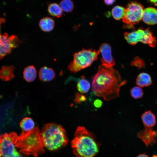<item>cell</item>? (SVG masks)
Masks as SVG:
<instances>
[{"instance_id": "obj_9", "label": "cell", "mask_w": 157, "mask_h": 157, "mask_svg": "<svg viewBox=\"0 0 157 157\" xmlns=\"http://www.w3.org/2000/svg\"><path fill=\"white\" fill-rule=\"evenodd\" d=\"M19 41L17 36H9L6 33L0 34V59L10 53L13 49L17 48Z\"/></svg>"}, {"instance_id": "obj_18", "label": "cell", "mask_w": 157, "mask_h": 157, "mask_svg": "<svg viewBox=\"0 0 157 157\" xmlns=\"http://www.w3.org/2000/svg\"><path fill=\"white\" fill-rule=\"evenodd\" d=\"M37 72L33 65H30L25 68L23 72V77L28 82H31L36 78Z\"/></svg>"}, {"instance_id": "obj_17", "label": "cell", "mask_w": 157, "mask_h": 157, "mask_svg": "<svg viewBox=\"0 0 157 157\" xmlns=\"http://www.w3.org/2000/svg\"><path fill=\"white\" fill-rule=\"evenodd\" d=\"M55 25V22L52 18L45 17L42 19L40 21L39 26L43 31L49 32L52 31Z\"/></svg>"}, {"instance_id": "obj_6", "label": "cell", "mask_w": 157, "mask_h": 157, "mask_svg": "<svg viewBox=\"0 0 157 157\" xmlns=\"http://www.w3.org/2000/svg\"><path fill=\"white\" fill-rule=\"evenodd\" d=\"M125 8V14L122 19L123 22L125 24L124 27L133 28V25L138 23L142 19L144 7L139 2L131 1Z\"/></svg>"}, {"instance_id": "obj_21", "label": "cell", "mask_w": 157, "mask_h": 157, "mask_svg": "<svg viewBox=\"0 0 157 157\" xmlns=\"http://www.w3.org/2000/svg\"><path fill=\"white\" fill-rule=\"evenodd\" d=\"M78 91L81 93H86L88 92L90 88V84L84 76H82L77 84Z\"/></svg>"}, {"instance_id": "obj_20", "label": "cell", "mask_w": 157, "mask_h": 157, "mask_svg": "<svg viewBox=\"0 0 157 157\" xmlns=\"http://www.w3.org/2000/svg\"><path fill=\"white\" fill-rule=\"evenodd\" d=\"M20 125L22 132H28L34 128L35 124L34 121L31 118L26 117L21 121Z\"/></svg>"}, {"instance_id": "obj_1", "label": "cell", "mask_w": 157, "mask_h": 157, "mask_svg": "<svg viewBox=\"0 0 157 157\" xmlns=\"http://www.w3.org/2000/svg\"><path fill=\"white\" fill-rule=\"evenodd\" d=\"M126 83L117 70L101 65L93 77L92 89L96 95L109 101L119 97L121 87Z\"/></svg>"}, {"instance_id": "obj_16", "label": "cell", "mask_w": 157, "mask_h": 157, "mask_svg": "<svg viewBox=\"0 0 157 157\" xmlns=\"http://www.w3.org/2000/svg\"><path fill=\"white\" fill-rule=\"evenodd\" d=\"M13 66H3L0 69V79L5 81L11 80L14 76Z\"/></svg>"}, {"instance_id": "obj_25", "label": "cell", "mask_w": 157, "mask_h": 157, "mask_svg": "<svg viewBox=\"0 0 157 157\" xmlns=\"http://www.w3.org/2000/svg\"><path fill=\"white\" fill-rule=\"evenodd\" d=\"M74 99V102L76 104H80L86 101L85 96L78 92H76Z\"/></svg>"}, {"instance_id": "obj_13", "label": "cell", "mask_w": 157, "mask_h": 157, "mask_svg": "<svg viewBox=\"0 0 157 157\" xmlns=\"http://www.w3.org/2000/svg\"><path fill=\"white\" fill-rule=\"evenodd\" d=\"M39 78L43 82H48L53 80L55 76V73L50 67L44 66L41 68L39 72Z\"/></svg>"}, {"instance_id": "obj_10", "label": "cell", "mask_w": 157, "mask_h": 157, "mask_svg": "<svg viewBox=\"0 0 157 157\" xmlns=\"http://www.w3.org/2000/svg\"><path fill=\"white\" fill-rule=\"evenodd\" d=\"M99 50L101 54V60L102 65L107 67H112L115 63L112 55L110 45L108 43H104L100 46Z\"/></svg>"}, {"instance_id": "obj_11", "label": "cell", "mask_w": 157, "mask_h": 157, "mask_svg": "<svg viewBox=\"0 0 157 157\" xmlns=\"http://www.w3.org/2000/svg\"><path fill=\"white\" fill-rule=\"evenodd\" d=\"M138 137L142 140L147 147L156 143L157 140V131L151 128L145 127L139 131L137 135Z\"/></svg>"}, {"instance_id": "obj_33", "label": "cell", "mask_w": 157, "mask_h": 157, "mask_svg": "<svg viewBox=\"0 0 157 157\" xmlns=\"http://www.w3.org/2000/svg\"><path fill=\"white\" fill-rule=\"evenodd\" d=\"M1 153L0 150V157H1Z\"/></svg>"}, {"instance_id": "obj_3", "label": "cell", "mask_w": 157, "mask_h": 157, "mask_svg": "<svg viewBox=\"0 0 157 157\" xmlns=\"http://www.w3.org/2000/svg\"><path fill=\"white\" fill-rule=\"evenodd\" d=\"M15 146L19 149V152L35 157L45 151L41 132L38 126L29 132H22L18 136Z\"/></svg>"}, {"instance_id": "obj_31", "label": "cell", "mask_w": 157, "mask_h": 157, "mask_svg": "<svg viewBox=\"0 0 157 157\" xmlns=\"http://www.w3.org/2000/svg\"><path fill=\"white\" fill-rule=\"evenodd\" d=\"M152 157H157V155L154 154L152 156Z\"/></svg>"}, {"instance_id": "obj_19", "label": "cell", "mask_w": 157, "mask_h": 157, "mask_svg": "<svg viewBox=\"0 0 157 157\" xmlns=\"http://www.w3.org/2000/svg\"><path fill=\"white\" fill-rule=\"evenodd\" d=\"M48 11L51 15L58 18L60 17L63 14L62 9L56 3H51L49 4Z\"/></svg>"}, {"instance_id": "obj_27", "label": "cell", "mask_w": 157, "mask_h": 157, "mask_svg": "<svg viewBox=\"0 0 157 157\" xmlns=\"http://www.w3.org/2000/svg\"><path fill=\"white\" fill-rule=\"evenodd\" d=\"M103 104L102 101L99 99H96L93 103L94 106L97 108H100L102 106Z\"/></svg>"}, {"instance_id": "obj_15", "label": "cell", "mask_w": 157, "mask_h": 157, "mask_svg": "<svg viewBox=\"0 0 157 157\" xmlns=\"http://www.w3.org/2000/svg\"><path fill=\"white\" fill-rule=\"evenodd\" d=\"M136 83L140 87H144L150 86L152 84V82L150 76L147 73L142 72L138 76Z\"/></svg>"}, {"instance_id": "obj_2", "label": "cell", "mask_w": 157, "mask_h": 157, "mask_svg": "<svg viewBox=\"0 0 157 157\" xmlns=\"http://www.w3.org/2000/svg\"><path fill=\"white\" fill-rule=\"evenodd\" d=\"M71 145L75 157H94L99 151L94 135L83 126L77 128Z\"/></svg>"}, {"instance_id": "obj_23", "label": "cell", "mask_w": 157, "mask_h": 157, "mask_svg": "<svg viewBox=\"0 0 157 157\" xmlns=\"http://www.w3.org/2000/svg\"><path fill=\"white\" fill-rule=\"evenodd\" d=\"M60 5L62 10L67 13L72 12L74 8V3L71 0H62Z\"/></svg>"}, {"instance_id": "obj_7", "label": "cell", "mask_w": 157, "mask_h": 157, "mask_svg": "<svg viewBox=\"0 0 157 157\" xmlns=\"http://www.w3.org/2000/svg\"><path fill=\"white\" fill-rule=\"evenodd\" d=\"M124 35L128 43L132 45L136 44L138 42L147 44L152 47H154L156 44V38L148 28H140L131 32H125Z\"/></svg>"}, {"instance_id": "obj_8", "label": "cell", "mask_w": 157, "mask_h": 157, "mask_svg": "<svg viewBox=\"0 0 157 157\" xmlns=\"http://www.w3.org/2000/svg\"><path fill=\"white\" fill-rule=\"evenodd\" d=\"M18 136L14 132L0 135V150L3 157H24L16 150L15 144Z\"/></svg>"}, {"instance_id": "obj_24", "label": "cell", "mask_w": 157, "mask_h": 157, "mask_svg": "<svg viewBox=\"0 0 157 157\" xmlns=\"http://www.w3.org/2000/svg\"><path fill=\"white\" fill-rule=\"evenodd\" d=\"M131 96L135 99L142 98L144 94V92L141 87L135 86L132 88L130 90Z\"/></svg>"}, {"instance_id": "obj_4", "label": "cell", "mask_w": 157, "mask_h": 157, "mask_svg": "<svg viewBox=\"0 0 157 157\" xmlns=\"http://www.w3.org/2000/svg\"><path fill=\"white\" fill-rule=\"evenodd\" d=\"M41 135L44 147L50 151L62 148L68 142L64 129L61 125L54 123L45 125L41 130Z\"/></svg>"}, {"instance_id": "obj_30", "label": "cell", "mask_w": 157, "mask_h": 157, "mask_svg": "<svg viewBox=\"0 0 157 157\" xmlns=\"http://www.w3.org/2000/svg\"><path fill=\"white\" fill-rule=\"evenodd\" d=\"M149 1L155 5H157V0H149Z\"/></svg>"}, {"instance_id": "obj_22", "label": "cell", "mask_w": 157, "mask_h": 157, "mask_svg": "<svg viewBox=\"0 0 157 157\" xmlns=\"http://www.w3.org/2000/svg\"><path fill=\"white\" fill-rule=\"evenodd\" d=\"M111 13L113 17L116 20L123 19L125 14V8L122 6H116L112 10Z\"/></svg>"}, {"instance_id": "obj_26", "label": "cell", "mask_w": 157, "mask_h": 157, "mask_svg": "<svg viewBox=\"0 0 157 157\" xmlns=\"http://www.w3.org/2000/svg\"><path fill=\"white\" fill-rule=\"evenodd\" d=\"M131 64L132 65L136 66L139 68L143 67L144 65L143 61L138 58H135L131 62Z\"/></svg>"}, {"instance_id": "obj_32", "label": "cell", "mask_w": 157, "mask_h": 157, "mask_svg": "<svg viewBox=\"0 0 157 157\" xmlns=\"http://www.w3.org/2000/svg\"><path fill=\"white\" fill-rule=\"evenodd\" d=\"M1 24V19H0V25Z\"/></svg>"}, {"instance_id": "obj_14", "label": "cell", "mask_w": 157, "mask_h": 157, "mask_svg": "<svg viewBox=\"0 0 157 157\" xmlns=\"http://www.w3.org/2000/svg\"><path fill=\"white\" fill-rule=\"evenodd\" d=\"M141 118L143 124L146 127L151 128L156 124L155 116L151 110L145 111L142 115Z\"/></svg>"}, {"instance_id": "obj_5", "label": "cell", "mask_w": 157, "mask_h": 157, "mask_svg": "<svg viewBox=\"0 0 157 157\" xmlns=\"http://www.w3.org/2000/svg\"><path fill=\"white\" fill-rule=\"evenodd\" d=\"M99 50L92 49H83L74 55L73 60L69 65L68 69L72 72L75 73L90 66L97 59L100 53Z\"/></svg>"}, {"instance_id": "obj_12", "label": "cell", "mask_w": 157, "mask_h": 157, "mask_svg": "<svg viewBox=\"0 0 157 157\" xmlns=\"http://www.w3.org/2000/svg\"><path fill=\"white\" fill-rule=\"evenodd\" d=\"M142 20L147 24L153 25L157 23V9L149 7L144 10Z\"/></svg>"}, {"instance_id": "obj_29", "label": "cell", "mask_w": 157, "mask_h": 157, "mask_svg": "<svg viewBox=\"0 0 157 157\" xmlns=\"http://www.w3.org/2000/svg\"><path fill=\"white\" fill-rule=\"evenodd\" d=\"M137 157H149V156L145 154H141L138 155Z\"/></svg>"}, {"instance_id": "obj_28", "label": "cell", "mask_w": 157, "mask_h": 157, "mask_svg": "<svg viewBox=\"0 0 157 157\" xmlns=\"http://www.w3.org/2000/svg\"><path fill=\"white\" fill-rule=\"evenodd\" d=\"M116 0H104V3L108 5L113 4L115 1Z\"/></svg>"}]
</instances>
